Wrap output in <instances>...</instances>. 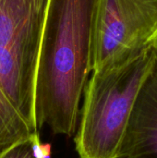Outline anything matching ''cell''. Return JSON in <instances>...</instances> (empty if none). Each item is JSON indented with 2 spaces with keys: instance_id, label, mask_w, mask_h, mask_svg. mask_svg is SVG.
Here are the masks:
<instances>
[{
  "instance_id": "4",
  "label": "cell",
  "mask_w": 157,
  "mask_h": 158,
  "mask_svg": "<svg viewBox=\"0 0 157 158\" xmlns=\"http://www.w3.org/2000/svg\"><path fill=\"white\" fill-rule=\"evenodd\" d=\"M156 45L157 0H98L93 70L125 63Z\"/></svg>"
},
{
  "instance_id": "1",
  "label": "cell",
  "mask_w": 157,
  "mask_h": 158,
  "mask_svg": "<svg viewBox=\"0 0 157 158\" xmlns=\"http://www.w3.org/2000/svg\"><path fill=\"white\" fill-rule=\"evenodd\" d=\"M98 0H49L37 64V130L72 136L80 102L93 70Z\"/></svg>"
},
{
  "instance_id": "5",
  "label": "cell",
  "mask_w": 157,
  "mask_h": 158,
  "mask_svg": "<svg viewBox=\"0 0 157 158\" xmlns=\"http://www.w3.org/2000/svg\"><path fill=\"white\" fill-rule=\"evenodd\" d=\"M118 158H157V57L137 95Z\"/></svg>"
},
{
  "instance_id": "2",
  "label": "cell",
  "mask_w": 157,
  "mask_h": 158,
  "mask_svg": "<svg viewBox=\"0 0 157 158\" xmlns=\"http://www.w3.org/2000/svg\"><path fill=\"white\" fill-rule=\"evenodd\" d=\"M157 57V45L119 65L92 71L77 133L81 158H118L137 95Z\"/></svg>"
},
{
  "instance_id": "3",
  "label": "cell",
  "mask_w": 157,
  "mask_h": 158,
  "mask_svg": "<svg viewBox=\"0 0 157 158\" xmlns=\"http://www.w3.org/2000/svg\"><path fill=\"white\" fill-rule=\"evenodd\" d=\"M49 0H0V92L34 132L37 64Z\"/></svg>"
},
{
  "instance_id": "6",
  "label": "cell",
  "mask_w": 157,
  "mask_h": 158,
  "mask_svg": "<svg viewBox=\"0 0 157 158\" xmlns=\"http://www.w3.org/2000/svg\"><path fill=\"white\" fill-rule=\"evenodd\" d=\"M47 153L37 132L4 149L0 152V158H46Z\"/></svg>"
},
{
  "instance_id": "7",
  "label": "cell",
  "mask_w": 157,
  "mask_h": 158,
  "mask_svg": "<svg viewBox=\"0 0 157 158\" xmlns=\"http://www.w3.org/2000/svg\"><path fill=\"white\" fill-rule=\"evenodd\" d=\"M10 112V106L0 92V122L3 121Z\"/></svg>"
}]
</instances>
